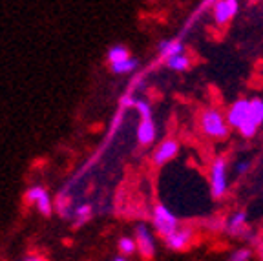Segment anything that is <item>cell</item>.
<instances>
[{"mask_svg":"<svg viewBox=\"0 0 263 261\" xmlns=\"http://www.w3.org/2000/svg\"><path fill=\"white\" fill-rule=\"evenodd\" d=\"M259 123H263V101L254 99V101L249 102V117L239 126V130H241V134L245 137H252L256 134V128L259 126Z\"/></svg>","mask_w":263,"mask_h":261,"instance_id":"1","label":"cell"},{"mask_svg":"<svg viewBox=\"0 0 263 261\" xmlns=\"http://www.w3.org/2000/svg\"><path fill=\"white\" fill-rule=\"evenodd\" d=\"M154 225L164 237L177 230V219L166 207H157L154 212Z\"/></svg>","mask_w":263,"mask_h":261,"instance_id":"2","label":"cell"},{"mask_svg":"<svg viewBox=\"0 0 263 261\" xmlns=\"http://www.w3.org/2000/svg\"><path fill=\"white\" fill-rule=\"evenodd\" d=\"M203 130L206 132L212 137H221V135H227V126L223 117L218 114V111H206L205 117H203Z\"/></svg>","mask_w":263,"mask_h":261,"instance_id":"3","label":"cell"},{"mask_svg":"<svg viewBox=\"0 0 263 261\" xmlns=\"http://www.w3.org/2000/svg\"><path fill=\"white\" fill-rule=\"evenodd\" d=\"M227 188V179H225V163L221 159H218L212 166V194L214 196H221Z\"/></svg>","mask_w":263,"mask_h":261,"instance_id":"4","label":"cell"},{"mask_svg":"<svg viewBox=\"0 0 263 261\" xmlns=\"http://www.w3.org/2000/svg\"><path fill=\"white\" fill-rule=\"evenodd\" d=\"M136 247H139V250L143 252L144 257H152L154 256V239L150 236V232L146 230V227L139 225L136 230Z\"/></svg>","mask_w":263,"mask_h":261,"instance_id":"5","label":"cell"},{"mask_svg":"<svg viewBox=\"0 0 263 261\" xmlns=\"http://www.w3.org/2000/svg\"><path fill=\"white\" fill-rule=\"evenodd\" d=\"M247 117H249V101H238L234 106L230 108L229 123L232 124V126L239 128L247 121Z\"/></svg>","mask_w":263,"mask_h":261,"instance_id":"6","label":"cell"},{"mask_svg":"<svg viewBox=\"0 0 263 261\" xmlns=\"http://www.w3.org/2000/svg\"><path fill=\"white\" fill-rule=\"evenodd\" d=\"M238 11V2L236 0H223V2H218L216 4V21L219 24L227 22L232 15H236Z\"/></svg>","mask_w":263,"mask_h":261,"instance_id":"7","label":"cell"},{"mask_svg":"<svg viewBox=\"0 0 263 261\" xmlns=\"http://www.w3.org/2000/svg\"><path fill=\"white\" fill-rule=\"evenodd\" d=\"M177 150H179L177 143H174V141H166V143H163L159 148H157L156 155H154V161H156L157 164L166 163V161H170L174 155L177 154Z\"/></svg>","mask_w":263,"mask_h":261,"instance_id":"8","label":"cell"},{"mask_svg":"<svg viewBox=\"0 0 263 261\" xmlns=\"http://www.w3.org/2000/svg\"><path fill=\"white\" fill-rule=\"evenodd\" d=\"M137 137L143 144L152 143L156 139V124L152 119H143V123L139 124V130H137Z\"/></svg>","mask_w":263,"mask_h":261,"instance_id":"9","label":"cell"},{"mask_svg":"<svg viewBox=\"0 0 263 261\" xmlns=\"http://www.w3.org/2000/svg\"><path fill=\"white\" fill-rule=\"evenodd\" d=\"M190 239V230H176L174 234L166 236V245L170 249H183Z\"/></svg>","mask_w":263,"mask_h":261,"instance_id":"10","label":"cell"},{"mask_svg":"<svg viewBox=\"0 0 263 261\" xmlns=\"http://www.w3.org/2000/svg\"><path fill=\"white\" fill-rule=\"evenodd\" d=\"M181 51H183V44L179 41H164L161 44V53L166 59L174 57V55H181Z\"/></svg>","mask_w":263,"mask_h":261,"instance_id":"11","label":"cell"},{"mask_svg":"<svg viewBox=\"0 0 263 261\" xmlns=\"http://www.w3.org/2000/svg\"><path fill=\"white\" fill-rule=\"evenodd\" d=\"M128 49L123 48V46H114V48H110V51H108V59H110L111 64H117V62H123L126 61L128 57Z\"/></svg>","mask_w":263,"mask_h":261,"instance_id":"12","label":"cell"},{"mask_svg":"<svg viewBox=\"0 0 263 261\" xmlns=\"http://www.w3.org/2000/svg\"><path fill=\"white\" fill-rule=\"evenodd\" d=\"M166 64L172 69L183 71V69H186V66H189V59H186L185 55H174V57L166 59Z\"/></svg>","mask_w":263,"mask_h":261,"instance_id":"13","label":"cell"},{"mask_svg":"<svg viewBox=\"0 0 263 261\" xmlns=\"http://www.w3.org/2000/svg\"><path fill=\"white\" fill-rule=\"evenodd\" d=\"M136 66H137V61H134V59H126V61H123V62L111 64V69H114L115 73H128V71H132Z\"/></svg>","mask_w":263,"mask_h":261,"instance_id":"14","label":"cell"},{"mask_svg":"<svg viewBox=\"0 0 263 261\" xmlns=\"http://www.w3.org/2000/svg\"><path fill=\"white\" fill-rule=\"evenodd\" d=\"M35 203H37L39 210H41V212L44 214V216H49V214H51V201H49L48 192H46V194H42V196L39 197V199L35 201Z\"/></svg>","mask_w":263,"mask_h":261,"instance_id":"15","label":"cell"},{"mask_svg":"<svg viewBox=\"0 0 263 261\" xmlns=\"http://www.w3.org/2000/svg\"><path fill=\"white\" fill-rule=\"evenodd\" d=\"M136 241L130 239V237H121L119 239V250L123 254H134V250H136Z\"/></svg>","mask_w":263,"mask_h":261,"instance_id":"16","label":"cell"},{"mask_svg":"<svg viewBox=\"0 0 263 261\" xmlns=\"http://www.w3.org/2000/svg\"><path fill=\"white\" fill-rule=\"evenodd\" d=\"M136 108L139 110V114L143 115V119H152L150 117V106H148V102H144V101H137L136 102Z\"/></svg>","mask_w":263,"mask_h":261,"instance_id":"17","label":"cell"},{"mask_svg":"<svg viewBox=\"0 0 263 261\" xmlns=\"http://www.w3.org/2000/svg\"><path fill=\"white\" fill-rule=\"evenodd\" d=\"M42 194H46V190L42 187H33L31 190H29L28 192V199H31L33 203H35V201L39 199V197L42 196Z\"/></svg>","mask_w":263,"mask_h":261,"instance_id":"18","label":"cell"},{"mask_svg":"<svg viewBox=\"0 0 263 261\" xmlns=\"http://www.w3.org/2000/svg\"><path fill=\"white\" fill-rule=\"evenodd\" d=\"M249 259V250L241 249V250H236L234 254H232V257H230V261H247Z\"/></svg>","mask_w":263,"mask_h":261,"instance_id":"19","label":"cell"},{"mask_svg":"<svg viewBox=\"0 0 263 261\" xmlns=\"http://www.w3.org/2000/svg\"><path fill=\"white\" fill-rule=\"evenodd\" d=\"M243 221H245V214H238V216H234V219L230 221V230H234L236 227H239Z\"/></svg>","mask_w":263,"mask_h":261,"instance_id":"20","label":"cell"},{"mask_svg":"<svg viewBox=\"0 0 263 261\" xmlns=\"http://www.w3.org/2000/svg\"><path fill=\"white\" fill-rule=\"evenodd\" d=\"M249 168V163H239L238 164V172H245Z\"/></svg>","mask_w":263,"mask_h":261,"instance_id":"21","label":"cell"},{"mask_svg":"<svg viewBox=\"0 0 263 261\" xmlns=\"http://www.w3.org/2000/svg\"><path fill=\"white\" fill-rule=\"evenodd\" d=\"M114 261H126V259H124V257H121V256H119V257H115Z\"/></svg>","mask_w":263,"mask_h":261,"instance_id":"22","label":"cell"}]
</instances>
